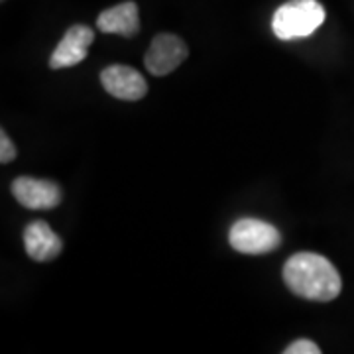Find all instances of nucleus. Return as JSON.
<instances>
[{
  "label": "nucleus",
  "instance_id": "9b49d317",
  "mask_svg": "<svg viewBox=\"0 0 354 354\" xmlns=\"http://www.w3.org/2000/svg\"><path fill=\"white\" fill-rule=\"evenodd\" d=\"M16 158V148H14L12 140L6 136V132H0V162L2 164H10Z\"/></svg>",
  "mask_w": 354,
  "mask_h": 354
},
{
  "label": "nucleus",
  "instance_id": "1a4fd4ad",
  "mask_svg": "<svg viewBox=\"0 0 354 354\" xmlns=\"http://www.w3.org/2000/svg\"><path fill=\"white\" fill-rule=\"evenodd\" d=\"M97 28L104 34H120L124 38L136 36L140 30L138 6L134 2H122L101 12L97 18Z\"/></svg>",
  "mask_w": 354,
  "mask_h": 354
},
{
  "label": "nucleus",
  "instance_id": "f257e3e1",
  "mask_svg": "<svg viewBox=\"0 0 354 354\" xmlns=\"http://www.w3.org/2000/svg\"><path fill=\"white\" fill-rule=\"evenodd\" d=\"M283 281L295 295L311 301H333L342 281L337 268L321 254L299 252L283 266Z\"/></svg>",
  "mask_w": 354,
  "mask_h": 354
},
{
  "label": "nucleus",
  "instance_id": "39448f33",
  "mask_svg": "<svg viewBox=\"0 0 354 354\" xmlns=\"http://www.w3.org/2000/svg\"><path fill=\"white\" fill-rule=\"evenodd\" d=\"M102 87L120 101H140L148 93L146 79L128 65H111L101 73Z\"/></svg>",
  "mask_w": 354,
  "mask_h": 354
},
{
  "label": "nucleus",
  "instance_id": "9d476101",
  "mask_svg": "<svg viewBox=\"0 0 354 354\" xmlns=\"http://www.w3.org/2000/svg\"><path fill=\"white\" fill-rule=\"evenodd\" d=\"M283 353L286 354H319L321 353V348H319L313 341L301 339V341L291 342L290 346H288Z\"/></svg>",
  "mask_w": 354,
  "mask_h": 354
},
{
  "label": "nucleus",
  "instance_id": "0eeeda50",
  "mask_svg": "<svg viewBox=\"0 0 354 354\" xmlns=\"http://www.w3.org/2000/svg\"><path fill=\"white\" fill-rule=\"evenodd\" d=\"M95 39V32L87 26H71L64 39L57 44L50 57L51 69H65L81 64L88 53V46Z\"/></svg>",
  "mask_w": 354,
  "mask_h": 354
},
{
  "label": "nucleus",
  "instance_id": "f03ea898",
  "mask_svg": "<svg viewBox=\"0 0 354 354\" xmlns=\"http://www.w3.org/2000/svg\"><path fill=\"white\" fill-rule=\"evenodd\" d=\"M325 22V8L317 0H290L274 12L272 30L276 38L297 39L315 34Z\"/></svg>",
  "mask_w": 354,
  "mask_h": 354
},
{
  "label": "nucleus",
  "instance_id": "7ed1b4c3",
  "mask_svg": "<svg viewBox=\"0 0 354 354\" xmlns=\"http://www.w3.org/2000/svg\"><path fill=\"white\" fill-rule=\"evenodd\" d=\"M230 246L241 254H268L276 250L281 242V234L276 227L258 218H241L236 221L230 234Z\"/></svg>",
  "mask_w": 354,
  "mask_h": 354
},
{
  "label": "nucleus",
  "instance_id": "6e6552de",
  "mask_svg": "<svg viewBox=\"0 0 354 354\" xmlns=\"http://www.w3.org/2000/svg\"><path fill=\"white\" fill-rule=\"evenodd\" d=\"M24 246L28 256L36 262H50L62 254L64 244L48 223L34 221L24 230Z\"/></svg>",
  "mask_w": 354,
  "mask_h": 354
},
{
  "label": "nucleus",
  "instance_id": "423d86ee",
  "mask_svg": "<svg viewBox=\"0 0 354 354\" xmlns=\"http://www.w3.org/2000/svg\"><path fill=\"white\" fill-rule=\"evenodd\" d=\"M16 201L32 211H48L62 201V191L55 183L34 177H18L12 183Z\"/></svg>",
  "mask_w": 354,
  "mask_h": 354
},
{
  "label": "nucleus",
  "instance_id": "20e7f679",
  "mask_svg": "<svg viewBox=\"0 0 354 354\" xmlns=\"http://www.w3.org/2000/svg\"><path fill=\"white\" fill-rule=\"evenodd\" d=\"M187 53L189 50L183 39L174 34H160L153 38L152 46L146 51L144 64L152 75L164 77L176 71L187 59Z\"/></svg>",
  "mask_w": 354,
  "mask_h": 354
}]
</instances>
